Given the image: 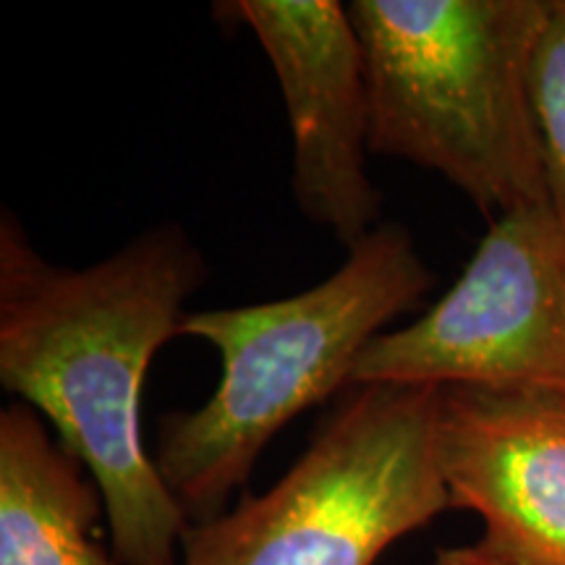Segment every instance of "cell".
<instances>
[{
	"instance_id": "cell-9",
	"label": "cell",
	"mask_w": 565,
	"mask_h": 565,
	"mask_svg": "<svg viewBox=\"0 0 565 565\" xmlns=\"http://www.w3.org/2000/svg\"><path fill=\"white\" fill-rule=\"evenodd\" d=\"M529 95L545 160L547 202L565 221V0H547L536 38Z\"/></svg>"
},
{
	"instance_id": "cell-6",
	"label": "cell",
	"mask_w": 565,
	"mask_h": 565,
	"mask_svg": "<svg viewBox=\"0 0 565 565\" xmlns=\"http://www.w3.org/2000/svg\"><path fill=\"white\" fill-rule=\"evenodd\" d=\"M273 63L294 137V200L351 249L377 228L383 196L366 171L370 92L364 53L338 0H233Z\"/></svg>"
},
{
	"instance_id": "cell-10",
	"label": "cell",
	"mask_w": 565,
	"mask_h": 565,
	"mask_svg": "<svg viewBox=\"0 0 565 565\" xmlns=\"http://www.w3.org/2000/svg\"><path fill=\"white\" fill-rule=\"evenodd\" d=\"M429 565H498L484 553H479L477 545L469 547H440Z\"/></svg>"
},
{
	"instance_id": "cell-3",
	"label": "cell",
	"mask_w": 565,
	"mask_h": 565,
	"mask_svg": "<svg viewBox=\"0 0 565 565\" xmlns=\"http://www.w3.org/2000/svg\"><path fill=\"white\" fill-rule=\"evenodd\" d=\"M547 0H353L370 147L440 173L484 215L547 202L529 68Z\"/></svg>"
},
{
	"instance_id": "cell-1",
	"label": "cell",
	"mask_w": 565,
	"mask_h": 565,
	"mask_svg": "<svg viewBox=\"0 0 565 565\" xmlns=\"http://www.w3.org/2000/svg\"><path fill=\"white\" fill-rule=\"evenodd\" d=\"M204 278L200 246L173 223L68 270L9 210L0 221V385L87 469L121 565H179L192 526L145 448L141 387Z\"/></svg>"
},
{
	"instance_id": "cell-5",
	"label": "cell",
	"mask_w": 565,
	"mask_h": 565,
	"mask_svg": "<svg viewBox=\"0 0 565 565\" xmlns=\"http://www.w3.org/2000/svg\"><path fill=\"white\" fill-rule=\"evenodd\" d=\"M359 385L565 395V221L550 202L494 217L454 288L366 345Z\"/></svg>"
},
{
	"instance_id": "cell-2",
	"label": "cell",
	"mask_w": 565,
	"mask_h": 565,
	"mask_svg": "<svg viewBox=\"0 0 565 565\" xmlns=\"http://www.w3.org/2000/svg\"><path fill=\"white\" fill-rule=\"evenodd\" d=\"M435 275L401 223H380L309 291L183 317L179 335L207 341L223 374L200 408L162 419L154 450L162 482L192 524L223 513L280 429L353 385L359 359Z\"/></svg>"
},
{
	"instance_id": "cell-4",
	"label": "cell",
	"mask_w": 565,
	"mask_h": 565,
	"mask_svg": "<svg viewBox=\"0 0 565 565\" xmlns=\"http://www.w3.org/2000/svg\"><path fill=\"white\" fill-rule=\"evenodd\" d=\"M437 387L359 385L263 494L189 526L179 565H374L450 511Z\"/></svg>"
},
{
	"instance_id": "cell-7",
	"label": "cell",
	"mask_w": 565,
	"mask_h": 565,
	"mask_svg": "<svg viewBox=\"0 0 565 565\" xmlns=\"http://www.w3.org/2000/svg\"><path fill=\"white\" fill-rule=\"evenodd\" d=\"M437 466L450 511L482 519L498 565H565V395L437 387Z\"/></svg>"
},
{
	"instance_id": "cell-8",
	"label": "cell",
	"mask_w": 565,
	"mask_h": 565,
	"mask_svg": "<svg viewBox=\"0 0 565 565\" xmlns=\"http://www.w3.org/2000/svg\"><path fill=\"white\" fill-rule=\"evenodd\" d=\"M105 500L32 406L0 412V565H121Z\"/></svg>"
}]
</instances>
